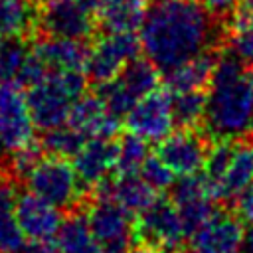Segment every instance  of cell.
Listing matches in <instances>:
<instances>
[{
    "mask_svg": "<svg viewBox=\"0 0 253 253\" xmlns=\"http://www.w3.org/2000/svg\"><path fill=\"white\" fill-rule=\"evenodd\" d=\"M0 47H2V36H0Z\"/></svg>",
    "mask_w": 253,
    "mask_h": 253,
    "instance_id": "ee69618b",
    "label": "cell"
},
{
    "mask_svg": "<svg viewBox=\"0 0 253 253\" xmlns=\"http://www.w3.org/2000/svg\"><path fill=\"white\" fill-rule=\"evenodd\" d=\"M103 253H123V249H105Z\"/></svg>",
    "mask_w": 253,
    "mask_h": 253,
    "instance_id": "ab89813d",
    "label": "cell"
},
{
    "mask_svg": "<svg viewBox=\"0 0 253 253\" xmlns=\"http://www.w3.org/2000/svg\"><path fill=\"white\" fill-rule=\"evenodd\" d=\"M210 12L192 0H154L140 26V47L158 69L168 71L200 53L211 42Z\"/></svg>",
    "mask_w": 253,
    "mask_h": 253,
    "instance_id": "6da1fadb",
    "label": "cell"
},
{
    "mask_svg": "<svg viewBox=\"0 0 253 253\" xmlns=\"http://www.w3.org/2000/svg\"><path fill=\"white\" fill-rule=\"evenodd\" d=\"M128 132L136 134L146 142H160L174 130L176 119L172 111V95L154 89L152 93L138 99L125 115Z\"/></svg>",
    "mask_w": 253,
    "mask_h": 253,
    "instance_id": "ba28073f",
    "label": "cell"
},
{
    "mask_svg": "<svg viewBox=\"0 0 253 253\" xmlns=\"http://www.w3.org/2000/svg\"><path fill=\"white\" fill-rule=\"evenodd\" d=\"M40 34V8L32 0H0V36L34 40Z\"/></svg>",
    "mask_w": 253,
    "mask_h": 253,
    "instance_id": "603a6c76",
    "label": "cell"
},
{
    "mask_svg": "<svg viewBox=\"0 0 253 253\" xmlns=\"http://www.w3.org/2000/svg\"><path fill=\"white\" fill-rule=\"evenodd\" d=\"M67 125L77 128L83 136L89 138H115L119 132V117L109 113L101 97L95 95H81L69 111Z\"/></svg>",
    "mask_w": 253,
    "mask_h": 253,
    "instance_id": "ac0fdd59",
    "label": "cell"
},
{
    "mask_svg": "<svg viewBox=\"0 0 253 253\" xmlns=\"http://www.w3.org/2000/svg\"><path fill=\"white\" fill-rule=\"evenodd\" d=\"M186 235V227L174 202L166 198H156L134 221V237L140 243H148L164 251L178 249Z\"/></svg>",
    "mask_w": 253,
    "mask_h": 253,
    "instance_id": "52a82bcc",
    "label": "cell"
},
{
    "mask_svg": "<svg viewBox=\"0 0 253 253\" xmlns=\"http://www.w3.org/2000/svg\"><path fill=\"white\" fill-rule=\"evenodd\" d=\"M172 202L182 217L186 233H194L213 211V198L208 192V186L202 176L190 174L180 176V180L172 184Z\"/></svg>",
    "mask_w": 253,
    "mask_h": 253,
    "instance_id": "5bb4252c",
    "label": "cell"
},
{
    "mask_svg": "<svg viewBox=\"0 0 253 253\" xmlns=\"http://www.w3.org/2000/svg\"><path fill=\"white\" fill-rule=\"evenodd\" d=\"M140 49V38H136L134 32H107L91 45L85 73L97 85L111 81L128 61L138 57Z\"/></svg>",
    "mask_w": 253,
    "mask_h": 253,
    "instance_id": "8992f818",
    "label": "cell"
},
{
    "mask_svg": "<svg viewBox=\"0 0 253 253\" xmlns=\"http://www.w3.org/2000/svg\"><path fill=\"white\" fill-rule=\"evenodd\" d=\"M34 121L20 83L0 85V142L4 150H16L34 140Z\"/></svg>",
    "mask_w": 253,
    "mask_h": 253,
    "instance_id": "8fae6325",
    "label": "cell"
},
{
    "mask_svg": "<svg viewBox=\"0 0 253 253\" xmlns=\"http://www.w3.org/2000/svg\"><path fill=\"white\" fill-rule=\"evenodd\" d=\"M32 2H34V4H38V6H40V4H42V2H47V0H32Z\"/></svg>",
    "mask_w": 253,
    "mask_h": 253,
    "instance_id": "7bdbcfd3",
    "label": "cell"
},
{
    "mask_svg": "<svg viewBox=\"0 0 253 253\" xmlns=\"http://www.w3.org/2000/svg\"><path fill=\"white\" fill-rule=\"evenodd\" d=\"M95 2H61L47 0L40 10V34L87 40L97 32Z\"/></svg>",
    "mask_w": 253,
    "mask_h": 253,
    "instance_id": "9c48e42d",
    "label": "cell"
},
{
    "mask_svg": "<svg viewBox=\"0 0 253 253\" xmlns=\"http://www.w3.org/2000/svg\"><path fill=\"white\" fill-rule=\"evenodd\" d=\"M16 178L0 172V253H22L26 245V235L16 219Z\"/></svg>",
    "mask_w": 253,
    "mask_h": 253,
    "instance_id": "7402d4cb",
    "label": "cell"
},
{
    "mask_svg": "<svg viewBox=\"0 0 253 253\" xmlns=\"http://www.w3.org/2000/svg\"><path fill=\"white\" fill-rule=\"evenodd\" d=\"M117 142L113 138H91L73 156V168L83 188H95L115 170Z\"/></svg>",
    "mask_w": 253,
    "mask_h": 253,
    "instance_id": "d6986e66",
    "label": "cell"
},
{
    "mask_svg": "<svg viewBox=\"0 0 253 253\" xmlns=\"http://www.w3.org/2000/svg\"><path fill=\"white\" fill-rule=\"evenodd\" d=\"M215 67V59L210 53H200L172 69L166 71V89L168 93H186V91H206Z\"/></svg>",
    "mask_w": 253,
    "mask_h": 253,
    "instance_id": "cb8c5ba5",
    "label": "cell"
},
{
    "mask_svg": "<svg viewBox=\"0 0 253 253\" xmlns=\"http://www.w3.org/2000/svg\"><path fill=\"white\" fill-rule=\"evenodd\" d=\"M148 0H95L97 26L107 32H134L142 26Z\"/></svg>",
    "mask_w": 253,
    "mask_h": 253,
    "instance_id": "44dd1931",
    "label": "cell"
},
{
    "mask_svg": "<svg viewBox=\"0 0 253 253\" xmlns=\"http://www.w3.org/2000/svg\"><path fill=\"white\" fill-rule=\"evenodd\" d=\"M206 154H208V144L204 136L192 130V126H184L182 130L164 136L158 142V152H156V156L176 176L198 174L204 168Z\"/></svg>",
    "mask_w": 253,
    "mask_h": 253,
    "instance_id": "7c38bea8",
    "label": "cell"
},
{
    "mask_svg": "<svg viewBox=\"0 0 253 253\" xmlns=\"http://www.w3.org/2000/svg\"><path fill=\"white\" fill-rule=\"evenodd\" d=\"M83 142H85V136L71 125L63 123L59 126L45 130V134L42 138V150H45L51 156L73 158L79 152V148L83 146Z\"/></svg>",
    "mask_w": 253,
    "mask_h": 253,
    "instance_id": "484cf974",
    "label": "cell"
},
{
    "mask_svg": "<svg viewBox=\"0 0 253 253\" xmlns=\"http://www.w3.org/2000/svg\"><path fill=\"white\" fill-rule=\"evenodd\" d=\"M235 215L241 219V223H253V182L247 184L243 190H239L233 198Z\"/></svg>",
    "mask_w": 253,
    "mask_h": 253,
    "instance_id": "836d02e7",
    "label": "cell"
},
{
    "mask_svg": "<svg viewBox=\"0 0 253 253\" xmlns=\"http://www.w3.org/2000/svg\"><path fill=\"white\" fill-rule=\"evenodd\" d=\"M85 215L97 243L105 249H125L134 237L132 213L111 196H97Z\"/></svg>",
    "mask_w": 253,
    "mask_h": 253,
    "instance_id": "30bf717a",
    "label": "cell"
},
{
    "mask_svg": "<svg viewBox=\"0 0 253 253\" xmlns=\"http://www.w3.org/2000/svg\"><path fill=\"white\" fill-rule=\"evenodd\" d=\"M85 87L87 79L83 71L49 69L38 83L30 85L26 93L34 125L47 130L67 123L71 105L85 93Z\"/></svg>",
    "mask_w": 253,
    "mask_h": 253,
    "instance_id": "3957f363",
    "label": "cell"
},
{
    "mask_svg": "<svg viewBox=\"0 0 253 253\" xmlns=\"http://www.w3.org/2000/svg\"><path fill=\"white\" fill-rule=\"evenodd\" d=\"M241 251H243V253H253V223H251L249 231H247L245 237H243V247H241Z\"/></svg>",
    "mask_w": 253,
    "mask_h": 253,
    "instance_id": "74e56055",
    "label": "cell"
},
{
    "mask_svg": "<svg viewBox=\"0 0 253 253\" xmlns=\"http://www.w3.org/2000/svg\"><path fill=\"white\" fill-rule=\"evenodd\" d=\"M42 160V146L28 142L16 150H12V160H10V174L16 180H26L28 174L36 168V164Z\"/></svg>",
    "mask_w": 253,
    "mask_h": 253,
    "instance_id": "1f68e13d",
    "label": "cell"
},
{
    "mask_svg": "<svg viewBox=\"0 0 253 253\" xmlns=\"http://www.w3.org/2000/svg\"><path fill=\"white\" fill-rule=\"evenodd\" d=\"M206 2V10L210 12V16H217L223 18L227 14L233 12V8L239 4V0H204Z\"/></svg>",
    "mask_w": 253,
    "mask_h": 253,
    "instance_id": "d590c367",
    "label": "cell"
},
{
    "mask_svg": "<svg viewBox=\"0 0 253 253\" xmlns=\"http://www.w3.org/2000/svg\"><path fill=\"white\" fill-rule=\"evenodd\" d=\"M32 51L55 71H85L91 45L87 40L63 38V36H45L38 34L34 40Z\"/></svg>",
    "mask_w": 253,
    "mask_h": 253,
    "instance_id": "9a60e30c",
    "label": "cell"
},
{
    "mask_svg": "<svg viewBox=\"0 0 253 253\" xmlns=\"http://www.w3.org/2000/svg\"><path fill=\"white\" fill-rule=\"evenodd\" d=\"M253 182V142L251 140H231V148L225 166L217 180L208 186L210 196L217 200H231L239 190Z\"/></svg>",
    "mask_w": 253,
    "mask_h": 253,
    "instance_id": "2e32d148",
    "label": "cell"
},
{
    "mask_svg": "<svg viewBox=\"0 0 253 253\" xmlns=\"http://www.w3.org/2000/svg\"><path fill=\"white\" fill-rule=\"evenodd\" d=\"M22 253H61L57 241L51 239H30V243L24 245Z\"/></svg>",
    "mask_w": 253,
    "mask_h": 253,
    "instance_id": "e575fe53",
    "label": "cell"
},
{
    "mask_svg": "<svg viewBox=\"0 0 253 253\" xmlns=\"http://www.w3.org/2000/svg\"><path fill=\"white\" fill-rule=\"evenodd\" d=\"M2 154H4V146H2V142H0V162H2Z\"/></svg>",
    "mask_w": 253,
    "mask_h": 253,
    "instance_id": "b9f144b4",
    "label": "cell"
},
{
    "mask_svg": "<svg viewBox=\"0 0 253 253\" xmlns=\"http://www.w3.org/2000/svg\"><path fill=\"white\" fill-rule=\"evenodd\" d=\"M170 95H172V111L176 125L196 126L204 119L206 91H186V93H170Z\"/></svg>",
    "mask_w": 253,
    "mask_h": 253,
    "instance_id": "83f0119b",
    "label": "cell"
},
{
    "mask_svg": "<svg viewBox=\"0 0 253 253\" xmlns=\"http://www.w3.org/2000/svg\"><path fill=\"white\" fill-rule=\"evenodd\" d=\"M97 196H111L130 213H140L156 200V190L148 186L138 174H117L115 180H103L95 186Z\"/></svg>",
    "mask_w": 253,
    "mask_h": 253,
    "instance_id": "ffe728a7",
    "label": "cell"
},
{
    "mask_svg": "<svg viewBox=\"0 0 253 253\" xmlns=\"http://www.w3.org/2000/svg\"><path fill=\"white\" fill-rule=\"evenodd\" d=\"M130 253H166L164 249L160 247H154V245H148V243H138L136 247H132Z\"/></svg>",
    "mask_w": 253,
    "mask_h": 253,
    "instance_id": "8d00e7d4",
    "label": "cell"
},
{
    "mask_svg": "<svg viewBox=\"0 0 253 253\" xmlns=\"http://www.w3.org/2000/svg\"><path fill=\"white\" fill-rule=\"evenodd\" d=\"M30 192L57 206L59 210L75 208L81 200L83 186L67 158L47 156L42 158L26 178Z\"/></svg>",
    "mask_w": 253,
    "mask_h": 253,
    "instance_id": "5b68a950",
    "label": "cell"
},
{
    "mask_svg": "<svg viewBox=\"0 0 253 253\" xmlns=\"http://www.w3.org/2000/svg\"><path fill=\"white\" fill-rule=\"evenodd\" d=\"M26 55H28L26 40L10 38L8 43H2V47H0V85L16 81Z\"/></svg>",
    "mask_w": 253,
    "mask_h": 253,
    "instance_id": "f546056e",
    "label": "cell"
},
{
    "mask_svg": "<svg viewBox=\"0 0 253 253\" xmlns=\"http://www.w3.org/2000/svg\"><path fill=\"white\" fill-rule=\"evenodd\" d=\"M146 156H148V142L130 132L123 136L121 142H117L115 172L117 174H138Z\"/></svg>",
    "mask_w": 253,
    "mask_h": 253,
    "instance_id": "4316f807",
    "label": "cell"
},
{
    "mask_svg": "<svg viewBox=\"0 0 253 253\" xmlns=\"http://www.w3.org/2000/svg\"><path fill=\"white\" fill-rule=\"evenodd\" d=\"M158 71L160 69L150 59L134 57L123 67V71L117 77H113L111 81L99 83L97 95L101 97L109 113L121 119L130 111V107L138 99L158 89V81H160Z\"/></svg>",
    "mask_w": 253,
    "mask_h": 253,
    "instance_id": "277c9868",
    "label": "cell"
},
{
    "mask_svg": "<svg viewBox=\"0 0 253 253\" xmlns=\"http://www.w3.org/2000/svg\"><path fill=\"white\" fill-rule=\"evenodd\" d=\"M229 45L237 59L253 67V16L241 14L235 20L229 32Z\"/></svg>",
    "mask_w": 253,
    "mask_h": 253,
    "instance_id": "f1b7e54d",
    "label": "cell"
},
{
    "mask_svg": "<svg viewBox=\"0 0 253 253\" xmlns=\"http://www.w3.org/2000/svg\"><path fill=\"white\" fill-rule=\"evenodd\" d=\"M61 2H87V0H61ZM89 2H95V0H89Z\"/></svg>",
    "mask_w": 253,
    "mask_h": 253,
    "instance_id": "60d3db41",
    "label": "cell"
},
{
    "mask_svg": "<svg viewBox=\"0 0 253 253\" xmlns=\"http://www.w3.org/2000/svg\"><path fill=\"white\" fill-rule=\"evenodd\" d=\"M138 176H140L148 186H152L156 192L172 188L174 178H176V174H174L158 156H150V154H148L146 160L142 162V166H140V170H138Z\"/></svg>",
    "mask_w": 253,
    "mask_h": 253,
    "instance_id": "4dcf8cb0",
    "label": "cell"
},
{
    "mask_svg": "<svg viewBox=\"0 0 253 253\" xmlns=\"http://www.w3.org/2000/svg\"><path fill=\"white\" fill-rule=\"evenodd\" d=\"M47 65L34 53V51H28L20 71H18V77H16V83H20L22 87H30L34 83H38L45 73H47Z\"/></svg>",
    "mask_w": 253,
    "mask_h": 253,
    "instance_id": "d6a6232c",
    "label": "cell"
},
{
    "mask_svg": "<svg viewBox=\"0 0 253 253\" xmlns=\"http://www.w3.org/2000/svg\"><path fill=\"white\" fill-rule=\"evenodd\" d=\"M241 4V12L247 16H253V0H239Z\"/></svg>",
    "mask_w": 253,
    "mask_h": 253,
    "instance_id": "f35d334b",
    "label": "cell"
},
{
    "mask_svg": "<svg viewBox=\"0 0 253 253\" xmlns=\"http://www.w3.org/2000/svg\"><path fill=\"white\" fill-rule=\"evenodd\" d=\"M190 237L194 253H239L245 233L237 215L215 210Z\"/></svg>",
    "mask_w": 253,
    "mask_h": 253,
    "instance_id": "4fadbf2b",
    "label": "cell"
},
{
    "mask_svg": "<svg viewBox=\"0 0 253 253\" xmlns=\"http://www.w3.org/2000/svg\"><path fill=\"white\" fill-rule=\"evenodd\" d=\"M55 241L61 253H99V243L85 213H73L63 219L55 233Z\"/></svg>",
    "mask_w": 253,
    "mask_h": 253,
    "instance_id": "d4e9b609",
    "label": "cell"
},
{
    "mask_svg": "<svg viewBox=\"0 0 253 253\" xmlns=\"http://www.w3.org/2000/svg\"><path fill=\"white\" fill-rule=\"evenodd\" d=\"M192 2H198V0H192Z\"/></svg>",
    "mask_w": 253,
    "mask_h": 253,
    "instance_id": "f6af8a7d",
    "label": "cell"
},
{
    "mask_svg": "<svg viewBox=\"0 0 253 253\" xmlns=\"http://www.w3.org/2000/svg\"><path fill=\"white\" fill-rule=\"evenodd\" d=\"M202 121L213 140L241 138L253 128V67L235 55L215 61Z\"/></svg>",
    "mask_w": 253,
    "mask_h": 253,
    "instance_id": "7a4b0ae2",
    "label": "cell"
},
{
    "mask_svg": "<svg viewBox=\"0 0 253 253\" xmlns=\"http://www.w3.org/2000/svg\"><path fill=\"white\" fill-rule=\"evenodd\" d=\"M16 219L28 239H51L61 225V211L57 206L36 196L34 192L18 196Z\"/></svg>",
    "mask_w": 253,
    "mask_h": 253,
    "instance_id": "e0dca14e",
    "label": "cell"
}]
</instances>
